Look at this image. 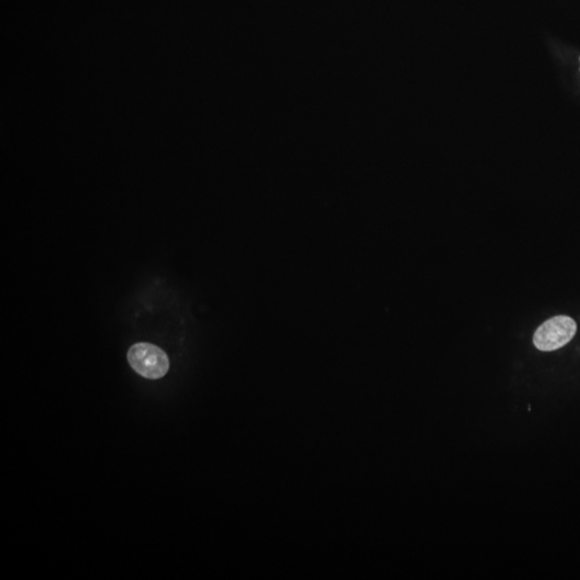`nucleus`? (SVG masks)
<instances>
[{
    "label": "nucleus",
    "mask_w": 580,
    "mask_h": 580,
    "mask_svg": "<svg viewBox=\"0 0 580 580\" xmlns=\"http://www.w3.org/2000/svg\"><path fill=\"white\" fill-rule=\"evenodd\" d=\"M127 359L134 372L148 379L164 377L169 371L167 354L153 344H134L128 350Z\"/></svg>",
    "instance_id": "nucleus-1"
},
{
    "label": "nucleus",
    "mask_w": 580,
    "mask_h": 580,
    "mask_svg": "<svg viewBox=\"0 0 580 580\" xmlns=\"http://www.w3.org/2000/svg\"><path fill=\"white\" fill-rule=\"evenodd\" d=\"M577 331V324L569 316H554L540 324L533 336V343L542 352H552L571 342Z\"/></svg>",
    "instance_id": "nucleus-2"
}]
</instances>
